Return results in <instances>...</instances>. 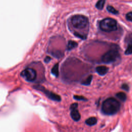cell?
<instances>
[{"mask_svg":"<svg viewBox=\"0 0 132 132\" xmlns=\"http://www.w3.org/2000/svg\"><path fill=\"white\" fill-rule=\"evenodd\" d=\"M119 102L114 97L105 100L102 105V111L106 115H114L117 113L120 108Z\"/></svg>","mask_w":132,"mask_h":132,"instance_id":"cell-1","label":"cell"},{"mask_svg":"<svg viewBox=\"0 0 132 132\" xmlns=\"http://www.w3.org/2000/svg\"><path fill=\"white\" fill-rule=\"evenodd\" d=\"M71 23L72 27L77 29H83L86 28L89 24L88 18L83 15H76L71 18Z\"/></svg>","mask_w":132,"mask_h":132,"instance_id":"cell-2","label":"cell"},{"mask_svg":"<svg viewBox=\"0 0 132 132\" xmlns=\"http://www.w3.org/2000/svg\"><path fill=\"white\" fill-rule=\"evenodd\" d=\"M100 28L102 31L107 32L115 31L117 29V21L113 18H105L100 22Z\"/></svg>","mask_w":132,"mask_h":132,"instance_id":"cell-3","label":"cell"},{"mask_svg":"<svg viewBox=\"0 0 132 132\" xmlns=\"http://www.w3.org/2000/svg\"><path fill=\"white\" fill-rule=\"evenodd\" d=\"M119 52L116 50H111L106 52L102 56L101 60L105 63H111L115 62L119 57Z\"/></svg>","mask_w":132,"mask_h":132,"instance_id":"cell-4","label":"cell"},{"mask_svg":"<svg viewBox=\"0 0 132 132\" xmlns=\"http://www.w3.org/2000/svg\"><path fill=\"white\" fill-rule=\"evenodd\" d=\"M21 76L29 82H34L37 76V73L35 69L31 68H27L21 72Z\"/></svg>","mask_w":132,"mask_h":132,"instance_id":"cell-5","label":"cell"},{"mask_svg":"<svg viewBox=\"0 0 132 132\" xmlns=\"http://www.w3.org/2000/svg\"><path fill=\"white\" fill-rule=\"evenodd\" d=\"M34 88L35 89L45 93L49 98L51 99V100L53 101L57 102H60L61 101V97L59 95L47 90L45 87L42 86L36 85L34 86Z\"/></svg>","mask_w":132,"mask_h":132,"instance_id":"cell-6","label":"cell"},{"mask_svg":"<svg viewBox=\"0 0 132 132\" xmlns=\"http://www.w3.org/2000/svg\"><path fill=\"white\" fill-rule=\"evenodd\" d=\"M70 116L71 118L75 121H79L81 117L79 111L77 109L71 110Z\"/></svg>","mask_w":132,"mask_h":132,"instance_id":"cell-7","label":"cell"},{"mask_svg":"<svg viewBox=\"0 0 132 132\" xmlns=\"http://www.w3.org/2000/svg\"><path fill=\"white\" fill-rule=\"evenodd\" d=\"M96 72L101 76L105 75L108 71V68L104 65H100L98 66L96 68Z\"/></svg>","mask_w":132,"mask_h":132,"instance_id":"cell-8","label":"cell"},{"mask_svg":"<svg viewBox=\"0 0 132 132\" xmlns=\"http://www.w3.org/2000/svg\"><path fill=\"white\" fill-rule=\"evenodd\" d=\"M97 122V119L95 117H90L88 119H87L86 120L85 123L87 125H89V126H93L95 124H96Z\"/></svg>","mask_w":132,"mask_h":132,"instance_id":"cell-9","label":"cell"},{"mask_svg":"<svg viewBox=\"0 0 132 132\" xmlns=\"http://www.w3.org/2000/svg\"><path fill=\"white\" fill-rule=\"evenodd\" d=\"M50 53L53 57L57 58L62 57L63 55V53L60 50L52 51Z\"/></svg>","mask_w":132,"mask_h":132,"instance_id":"cell-10","label":"cell"},{"mask_svg":"<svg viewBox=\"0 0 132 132\" xmlns=\"http://www.w3.org/2000/svg\"><path fill=\"white\" fill-rule=\"evenodd\" d=\"M52 74L55 77H58L59 75V64L56 63L55 64L51 70Z\"/></svg>","mask_w":132,"mask_h":132,"instance_id":"cell-11","label":"cell"},{"mask_svg":"<svg viewBox=\"0 0 132 132\" xmlns=\"http://www.w3.org/2000/svg\"><path fill=\"white\" fill-rule=\"evenodd\" d=\"M78 46V44L76 42L70 40L68 41V45H67V50L68 51H70L75 48H76Z\"/></svg>","mask_w":132,"mask_h":132,"instance_id":"cell-12","label":"cell"},{"mask_svg":"<svg viewBox=\"0 0 132 132\" xmlns=\"http://www.w3.org/2000/svg\"><path fill=\"white\" fill-rule=\"evenodd\" d=\"M106 0H98L95 4V7L98 10H102L105 4Z\"/></svg>","mask_w":132,"mask_h":132,"instance_id":"cell-13","label":"cell"},{"mask_svg":"<svg viewBox=\"0 0 132 132\" xmlns=\"http://www.w3.org/2000/svg\"><path fill=\"white\" fill-rule=\"evenodd\" d=\"M116 96L119 99V100H120L121 101H122L123 102L125 101L127 98V96L125 93L122 92H120L117 93L116 94Z\"/></svg>","mask_w":132,"mask_h":132,"instance_id":"cell-14","label":"cell"},{"mask_svg":"<svg viewBox=\"0 0 132 132\" xmlns=\"http://www.w3.org/2000/svg\"><path fill=\"white\" fill-rule=\"evenodd\" d=\"M92 75H89L88 78L85 80H84V81H83L82 82V84L83 85H85V86H88L90 84L91 81H92Z\"/></svg>","mask_w":132,"mask_h":132,"instance_id":"cell-15","label":"cell"},{"mask_svg":"<svg viewBox=\"0 0 132 132\" xmlns=\"http://www.w3.org/2000/svg\"><path fill=\"white\" fill-rule=\"evenodd\" d=\"M128 46L125 51V54L127 55H130L132 54V42L127 43Z\"/></svg>","mask_w":132,"mask_h":132,"instance_id":"cell-16","label":"cell"},{"mask_svg":"<svg viewBox=\"0 0 132 132\" xmlns=\"http://www.w3.org/2000/svg\"><path fill=\"white\" fill-rule=\"evenodd\" d=\"M107 10L108 12L114 15H118L119 14L118 11L112 6H108L107 7Z\"/></svg>","mask_w":132,"mask_h":132,"instance_id":"cell-17","label":"cell"},{"mask_svg":"<svg viewBox=\"0 0 132 132\" xmlns=\"http://www.w3.org/2000/svg\"><path fill=\"white\" fill-rule=\"evenodd\" d=\"M74 98L75 99V100H78V101H86L87 99L83 96H81V95H74L73 96Z\"/></svg>","mask_w":132,"mask_h":132,"instance_id":"cell-18","label":"cell"},{"mask_svg":"<svg viewBox=\"0 0 132 132\" xmlns=\"http://www.w3.org/2000/svg\"><path fill=\"white\" fill-rule=\"evenodd\" d=\"M126 19L127 21L132 22V12H129L126 15Z\"/></svg>","mask_w":132,"mask_h":132,"instance_id":"cell-19","label":"cell"},{"mask_svg":"<svg viewBox=\"0 0 132 132\" xmlns=\"http://www.w3.org/2000/svg\"><path fill=\"white\" fill-rule=\"evenodd\" d=\"M78 104L77 103H74L71 105L70 109H71V110H73V109H77V108H78Z\"/></svg>","mask_w":132,"mask_h":132,"instance_id":"cell-20","label":"cell"},{"mask_svg":"<svg viewBox=\"0 0 132 132\" xmlns=\"http://www.w3.org/2000/svg\"><path fill=\"white\" fill-rule=\"evenodd\" d=\"M121 88L125 91H128L129 90V86L127 84H124L122 85L121 86Z\"/></svg>","mask_w":132,"mask_h":132,"instance_id":"cell-21","label":"cell"},{"mask_svg":"<svg viewBox=\"0 0 132 132\" xmlns=\"http://www.w3.org/2000/svg\"><path fill=\"white\" fill-rule=\"evenodd\" d=\"M51 60V58L50 56H47L45 58V61L46 63H48Z\"/></svg>","mask_w":132,"mask_h":132,"instance_id":"cell-22","label":"cell"}]
</instances>
